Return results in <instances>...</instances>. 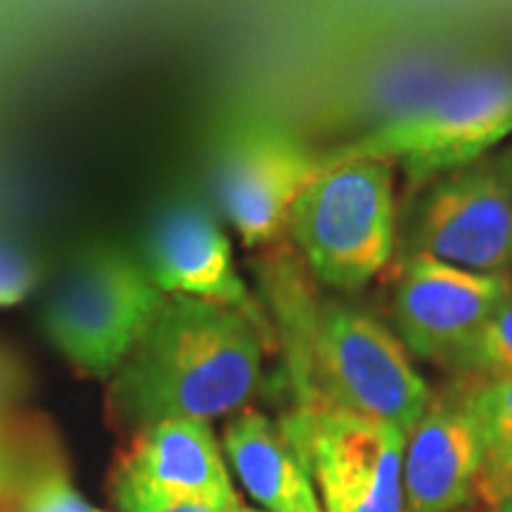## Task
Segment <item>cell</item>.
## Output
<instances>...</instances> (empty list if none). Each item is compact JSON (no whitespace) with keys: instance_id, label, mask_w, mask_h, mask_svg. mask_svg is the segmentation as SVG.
<instances>
[{"instance_id":"6da1fadb","label":"cell","mask_w":512,"mask_h":512,"mask_svg":"<svg viewBox=\"0 0 512 512\" xmlns=\"http://www.w3.org/2000/svg\"><path fill=\"white\" fill-rule=\"evenodd\" d=\"M266 337L245 313L171 294L112 375V418L140 432L240 411L261 382Z\"/></svg>"},{"instance_id":"7a4b0ae2","label":"cell","mask_w":512,"mask_h":512,"mask_svg":"<svg viewBox=\"0 0 512 512\" xmlns=\"http://www.w3.org/2000/svg\"><path fill=\"white\" fill-rule=\"evenodd\" d=\"M299 408H339L413 432L432 392L408 349L380 320L356 306H309L280 287Z\"/></svg>"},{"instance_id":"3957f363","label":"cell","mask_w":512,"mask_h":512,"mask_svg":"<svg viewBox=\"0 0 512 512\" xmlns=\"http://www.w3.org/2000/svg\"><path fill=\"white\" fill-rule=\"evenodd\" d=\"M396 169L382 159L325 155L294 202L287 233L306 266L339 292L366 287L394 254Z\"/></svg>"},{"instance_id":"277c9868","label":"cell","mask_w":512,"mask_h":512,"mask_svg":"<svg viewBox=\"0 0 512 512\" xmlns=\"http://www.w3.org/2000/svg\"><path fill=\"white\" fill-rule=\"evenodd\" d=\"M166 294L138 259L110 242L81 247L41 309L50 344L93 377H112L162 309Z\"/></svg>"},{"instance_id":"5b68a950","label":"cell","mask_w":512,"mask_h":512,"mask_svg":"<svg viewBox=\"0 0 512 512\" xmlns=\"http://www.w3.org/2000/svg\"><path fill=\"white\" fill-rule=\"evenodd\" d=\"M512 140V76L477 72L408 107L332 157L382 159L411 183L463 169Z\"/></svg>"},{"instance_id":"8992f818","label":"cell","mask_w":512,"mask_h":512,"mask_svg":"<svg viewBox=\"0 0 512 512\" xmlns=\"http://www.w3.org/2000/svg\"><path fill=\"white\" fill-rule=\"evenodd\" d=\"M283 434L320 489L325 512H408V434L399 427L339 408H297Z\"/></svg>"},{"instance_id":"52a82bcc","label":"cell","mask_w":512,"mask_h":512,"mask_svg":"<svg viewBox=\"0 0 512 512\" xmlns=\"http://www.w3.org/2000/svg\"><path fill=\"white\" fill-rule=\"evenodd\" d=\"M418 254L479 273L512 264V140L434 181L415 221Z\"/></svg>"},{"instance_id":"ba28073f","label":"cell","mask_w":512,"mask_h":512,"mask_svg":"<svg viewBox=\"0 0 512 512\" xmlns=\"http://www.w3.org/2000/svg\"><path fill=\"white\" fill-rule=\"evenodd\" d=\"M323 166L325 155L278 126L249 124L235 131L216 157L214 188L242 245L256 249L278 240L294 202Z\"/></svg>"},{"instance_id":"9c48e42d","label":"cell","mask_w":512,"mask_h":512,"mask_svg":"<svg viewBox=\"0 0 512 512\" xmlns=\"http://www.w3.org/2000/svg\"><path fill=\"white\" fill-rule=\"evenodd\" d=\"M512 299L505 273H479L415 254L394 294V325L411 354L451 366L467 342Z\"/></svg>"},{"instance_id":"30bf717a","label":"cell","mask_w":512,"mask_h":512,"mask_svg":"<svg viewBox=\"0 0 512 512\" xmlns=\"http://www.w3.org/2000/svg\"><path fill=\"white\" fill-rule=\"evenodd\" d=\"M140 264L166 297L228 306L268 332L264 313L235 266L228 235L200 202L181 197L155 211L143 235Z\"/></svg>"},{"instance_id":"8fae6325","label":"cell","mask_w":512,"mask_h":512,"mask_svg":"<svg viewBox=\"0 0 512 512\" xmlns=\"http://www.w3.org/2000/svg\"><path fill=\"white\" fill-rule=\"evenodd\" d=\"M114 482L174 501L238 505L226 460L207 420H164L136 432Z\"/></svg>"},{"instance_id":"7c38bea8","label":"cell","mask_w":512,"mask_h":512,"mask_svg":"<svg viewBox=\"0 0 512 512\" xmlns=\"http://www.w3.org/2000/svg\"><path fill=\"white\" fill-rule=\"evenodd\" d=\"M484 470V446L465 399L427 406L403 456L408 512H456L475 496Z\"/></svg>"},{"instance_id":"4fadbf2b","label":"cell","mask_w":512,"mask_h":512,"mask_svg":"<svg viewBox=\"0 0 512 512\" xmlns=\"http://www.w3.org/2000/svg\"><path fill=\"white\" fill-rule=\"evenodd\" d=\"M223 446L245 491L266 512H302L316 496L302 460L266 415H235L226 427Z\"/></svg>"},{"instance_id":"5bb4252c","label":"cell","mask_w":512,"mask_h":512,"mask_svg":"<svg viewBox=\"0 0 512 512\" xmlns=\"http://www.w3.org/2000/svg\"><path fill=\"white\" fill-rule=\"evenodd\" d=\"M463 399L484 446V470L477 491L496 508L512 494V375L484 380Z\"/></svg>"},{"instance_id":"9a60e30c","label":"cell","mask_w":512,"mask_h":512,"mask_svg":"<svg viewBox=\"0 0 512 512\" xmlns=\"http://www.w3.org/2000/svg\"><path fill=\"white\" fill-rule=\"evenodd\" d=\"M448 368L482 375L484 380L512 375V299L486 320Z\"/></svg>"},{"instance_id":"2e32d148","label":"cell","mask_w":512,"mask_h":512,"mask_svg":"<svg viewBox=\"0 0 512 512\" xmlns=\"http://www.w3.org/2000/svg\"><path fill=\"white\" fill-rule=\"evenodd\" d=\"M19 512H102L86 503L69 482L67 472L50 465L19 498Z\"/></svg>"},{"instance_id":"e0dca14e","label":"cell","mask_w":512,"mask_h":512,"mask_svg":"<svg viewBox=\"0 0 512 512\" xmlns=\"http://www.w3.org/2000/svg\"><path fill=\"white\" fill-rule=\"evenodd\" d=\"M34 451H27V446H19L17 439L8 441L5 434H0V501L17 496L22 498L24 491L36 482L50 465H55L53 458H38Z\"/></svg>"},{"instance_id":"ac0fdd59","label":"cell","mask_w":512,"mask_h":512,"mask_svg":"<svg viewBox=\"0 0 512 512\" xmlns=\"http://www.w3.org/2000/svg\"><path fill=\"white\" fill-rule=\"evenodd\" d=\"M114 501L121 512H228L219 505L197 503V501H174V498H159L133 486L114 482ZM233 510V508H230Z\"/></svg>"},{"instance_id":"d6986e66","label":"cell","mask_w":512,"mask_h":512,"mask_svg":"<svg viewBox=\"0 0 512 512\" xmlns=\"http://www.w3.org/2000/svg\"><path fill=\"white\" fill-rule=\"evenodd\" d=\"M34 285V268L12 252L0 245V306H12L22 302Z\"/></svg>"},{"instance_id":"ffe728a7","label":"cell","mask_w":512,"mask_h":512,"mask_svg":"<svg viewBox=\"0 0 512 512\" xmlns=\"http://www.w3.org/2000/svg\"><path fill=\"white\" fill-rule=\"evenodd\" d=\"M494 512H512V494H508V496H505V498H503V501L496 505V508H494Z\"/></svg>"},{"instance_id":"44dd1931","label":"cell","mask_w":512,"mask_h":512,"mask_svg":"<svg viewBox=\"0 0 512 512\" xmlns=\"http://www.w3.org/2000/svg\"><path fill=\"white\" fill-rule=\"evenodd\" d=\"M302 512H323V510H320V505H318V498H316V496H313V498H311V501L304 505V510H302Z\"/></svg>"},{"instance_id":"7402d4cb","label":"cell","mask_w":512,"mask_h":512,"mask_svg":"<svg viewBox=\"0 0 512 512\" xmlns=\"http://www.w3.org/2000/svg\"><path fill=\"white\" fill-rule=\"evenodd\" d=\"M228 512H261V510H254V508H249V505L238 503L233 510H228Z\"/></svg>"}]
</instances>
